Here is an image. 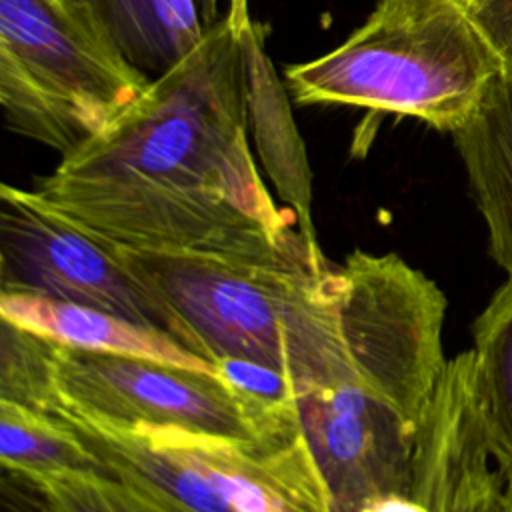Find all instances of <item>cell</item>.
I'll use <instances>...</instances> for the list:
<instances>
[{
  "mask_svg": "<svg viewBox=\"0 0 512 512\" xmlns=\"http://www.w3.org/2000/svg\"><path fill=\"white\" fill-rule=\"evenodd\" d=\"M226 12L108 130L34 188L98 240L148 254L266 256L300 230L248 144L240 26Z\"/></svg>",
  "mask_w": 512,
  "mask_h": 512,
  "instance_id": "1",
  "label": "cell"
},
{
  "mask_svg": "<svg viewBox=\"0 0 512 512\" xmlns=\"http://www.w3.org/2000/svg\"><path fill=\"white\" fill-rule=\"evenodd\" d=\"M114 250L164 314L168 334L208 362L270 364L302 394L352 374L338 318V266L302 234L266 256Z\"/></svg>",
  "mask_w": 512,
  "mask_h": 512,
  "instance_id": "2",
  "label": "cell"
},
{
  "mask_svg": "<svg viewBox=\"0 0 512 512\" xmlns=\"http://www.w3.org/2000/svg\"><path fill=\"white\" fill-rule=\"evenodd\" d=\"M504 74V62L458 0H378L330 52L286 68L292 102L346 104L454 132Z\"/></svg>",
  "mask_w": 512,
  "mask_h": 512,
  "instance_id": "3",
  "label": "cell"
},
{
  "mask_svg": "<svg viewBox=\"0 0 512 512\" xmlns=\"http://www.w3.org/2000/svg\"><path fill=\"white\" fill-rule=\"evenodd\" d=\"M150 82L86 8L0 0V104L14 134L68 156L126 114Z\"/></svg>",
  "mask_w": 512,
  "mask_h": 512,
  "instance_id": "4",
  "label": "cell"
},
{
  "mask_svg": "<svg viewBox=\"0 0 512 512\" xmlns=\"http://www.w3.org/2000/svg\"><path fill=\"white\" fill-rule=\"evenodd\" d=\"M72 424L108 476L140 486L178 512H332L300 434L248 448L184 430Z\"/></svg>",
  "mask_w": 512,
  "mask_h": 512,
  "instance_id": "5",
  "label": "cell"
},
{
  "mask_svg": "<svg viewBox=\"0 0 512 512\" xmlns=\"http://www.w3.org/2000/svg\"><path fill=\"white\" fill-rule=\"evenodd\" d=\"M62 418L94 428L184 430L262 448L298 432L240 398L218 374L54 342Z\"/></svg>",
  "mask_w": 512,
  "mask_h": 512,
  "instance_id": "6",
  "label": "cell"
},
{
  "mask_svg": "<svg viewBox=\"0 0 512 512\" xmlns=\"http://www.w3.org/2000/svg\"><path fill=\"white\" fill-rule=\"evenodd\" d=\"M338 318L352 378L418 426L446 366V296L394 252L354 250L338 266Z\"/></svg>",
  "mask_w": 512,
  "mask_h": 512,
  "instance_id": "7",
  "label": "cell"
},
{
  "mask_svg": "<svg viewBox=\"0 0 512 512\" xmlns=\"http://www.w3.org/2000/svg\"><path fill=\"white\" fill-rule=\"evenodd\" d=\"M0 294L84 304L166 330L114 246L56 212L36 190L0 186Z\"/></svg>",
  "mask_w": 512,
  "mask_h": 512,
  "instance_id": "8",
  "label": "cell"
},
{
  "mask_svg": "<svg viewBox=\"0 0 512 512\" xmlns=\"http://www.w3.org/2000/svg\"><path fill=\"white\" fill-rule=\"evenodd\" d=\"M290 412L332 512L408 494L416 426L388 400L348 376L298 396Z\"/></svg>",
  "mask_w": 512,
  "mask_h": 512,
  "instance_id": "9",
  "label": "cell"
},
{
  "mask_svg": "<svg viewBox=\"0 0 512 512\" xmlns=\"http://www.w3.org/2000/svg\"><path fill=\"white\" fill-rule=\"evenodd\" d=\"M246 80V114L256 154L272 186L298 220L308 246L322 254L312 222V170L304 140L290 110V92L266 54L260 24L250 16L240 26Z\"/></svg>",
  "mask_w": 512,
  "mask_h": 512,
  "instance_id": "10",
  "label": "cell"
},
{
  "mask_svg": "<svg viewBox=\"0 0 512 512\" xmlns=\"http://www.w3.org/2000/svg\"><path fill=\"white\" fill-rule=\"evenodd\" d=\"M0 316L68 348L140 356L216 374L212 362L184 348L168 332L108 310L38 296L0 294Z\"/></svg>",
  "mask_w": 512,
  "mask_h": 512,
  "instance_id": "11",
  "label": "cell"
},
{
  "mask_svg": "<svg viewBox=\"0 0 512 512\" xmlns=\"http://www.w3.org/2000/svg\"><path fill=\"white\" fill-rule=\"evenodd\" d=\"M494 262L512 278V78L492 82L474 114L452 132Z\"/></svg>",
  "mask_w": 512,
  "mask_h": 512,
  "instance_id": "12",
  "label": "cell"
},
{
  "mask_svg": "<svg viewBox=\"0 0 512 512\" xmlns=\"http://www.w3.org/2000/svg\"><path fill=\"white\" fill-rule=\"evenodd\" d=\"M0 460L6 472L20 478L68 472L108 474L68 418L4 400H0Z\"/></svg>",
  "mask_w": 512,
  "mask_h": 512,
  "instance_id": "13",
  "label": "cell"
},
{
  "mask_svg": "<svg viewBox=\"0 0 512 512\" xmlns=\"http://www.w3.org/2000/svg\"><path fill=\"white\" fill-rule=\"evenodd\" d=\"M472 338L482 410L494 442L512 462V278L476 316Z\"/></svg>",
  "mask_w": 512,
  "mask_h": 512,
  "instance_id": "14",
  "label": "cell"
},
{
  "mask_svg": "<svg viewBox=\"0 0 512 512\" xmlns=\"http://www.w3.org/2000/svg\"><path fill=\"white\" fill-rule=\"evenodd\" d=\"M0 400L62 418L54 342L8 320L0 328Z\"/></svg>",
  "mask_w": 512,
  "mask_h": 512,
  "instance_id": "15",
  "label": "cell"
},
{
  "mask_svg": "<svg viewBox=\"0 0 512 512\" xmlns=\"http://www.w3.org/2000/svg\"><path fill=\"white\" fill-rule=\"evenodd\" d=\"M24 480L54 512H178L140 486L108 474H32Z\"/></svg>",
  "mask_w": 512,
  "mask_h": 512,
  "instance_id": "16",
  "label": "cell"
},
{
  "mask_svg": "<svg viewBox=\"0 0 512 512\" xmlns=\"http://www.w3.org/2000/svg\"><path fill=\"white\" fill-rule=\"evenodd\" d=\"M92 12L120 44L124 54L148 76H160L174 62L172 48L156 20L150 0H66Z\"/></svg>",
  "mask_w": 512,
  "mask_h": 512,
  "instance_id": "17",
  "label": "cell"
},
{
  "mask_svg": "<svg viewBox=\"0 0 512 512\" xmlns=\"http://www.w3.org/2000/svg\"><path fill=\"white\" fill-rule=\"evenodd\" d=\"M216 374L248 404L270 416H282L302 394L298 384L280 368L244 358H222L214 362Z\"/></svg>",
  "mask_w": 512,
  "mask_h": 512,
  "instance_id": "18",
  "label": "cell"
},
{
  "mask_svg": "<svg viewBox=\"0 0 512 512\" xmlns=\"http://www.w3.org/2000/svg\"><path fill=\"white\" fill-rule=\"evenodd\" d=\"M174 58L188 54L206 34L196 0H150Z\"/></svg>",
  "mask_w": 512,
  "mask_h": 512,
  "instance_id": "19",
  "label": "cell"
},
{
  "mask_svg": "<svg viewBox=\"0 0 512 512\" xmlns=\"http://www.w3.org/2000/svg\"><path fill=\"white\" fill-rule=\"evenodd\" d=\"M466 8L504 62L512 78V0H466Z\"/></svg>",
  "mask_w": 512,
  "mask_h": 512,
  "instance_id": "20",
  "label": "cell"
},
{
  "mask_svg": "<svg viewBox=\"0 0 512 512\" xmlns=\"http://www.w3.org/2000/svg\"><path fill=\"white\" fill-rule=\"evenodd\" d=\"M364 512H428L408 494H392L372 502Z\"/></svg>",
  "mask_w": 512,
  "mask_h": 512,
  "instance_id": "21",
  "label": "cell"
},
{
  "mask_svg": "<svg viewBox=\"0 0 512 512\" xmlns=\"http://www.w3.org/2000/svg\"><path fill=\"white\" fill-rule=\"evenodd\" d=\"M198 10H200V18L204 22V28H210L212 24H216L228 8L234 6H248V0H196Z\"/></svg>",
  "mask_w": 512,
  "mask_h": 512,
  "instance_id": "22",
  "label": "cell"
},
{
  "mask_svg": "<svg viewBox=\"0 0 512 512\" xmlns=\"http://www.w3.org/2000/svg\"><path fill=\"white\" fill-rule=\"evenodd\" d=\"M36 512H54V510H52V508H50V506H48V504L42 500V504L38 506V510H36Z\"/></svg>",
  "mask_w": 512,
  "mask_h": 512,
  "instance_id": "23",
  "label": "cell"
},
{
  "mask_svg": "<svg viewBox=\"0 0 512 512\" xmlns=\"http://www.w3.org/2000/svg\"><path fill=\"white\" fill-rule=\"evenodd\" d=\"M458 2H462V4H464V6H466V0H458Z\"/></svg>",
  "mask_w": 512,
  "mask_h": 512,
  "instance_id": "24",
  "label": "cell"
}]
</instances>
